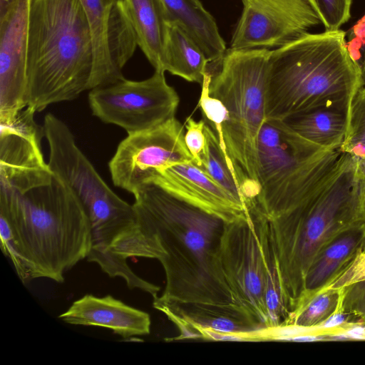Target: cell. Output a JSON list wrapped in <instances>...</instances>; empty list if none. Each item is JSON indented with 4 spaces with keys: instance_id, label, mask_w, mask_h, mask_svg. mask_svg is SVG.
Here are the masks:
<instances>
[{
    "instance_id": "28",
    "label": "cell",
    "mask_w": 365,
    "mask_h": 365,
    "mask_svg": "<svg viewBox=\"0 0 365 365\" xmlns=\"http://www.w3.org/2000/svg\"><path fill=\"white\" fill-rule=\"evenodd\" d=\"M346 47L365 86V15L349 31Z\"/></svg>"
},
{
    "instance_id": "7",
    "label": "cell",
    "mask_w": 365,
    "mask_h": 365,
    "mask_svg": "<svg viewBox=\"0 0 365 365\" xmlns=\"http://www.w3.org/2000/svg\"><path fill=\"white\" fill-rule=\"evenodd\" d=\"M220 258L235 302L265 328L267 319L277 323L287 314L285 294L269 219L257 201L247 215L225 222Z\"/></svg>"
},
{
    "instance_id": "4",
    "label": "cell",
    "mask_w": 365,
    "mask_h": 365,
    "mask_svg": "<svg viewBox=\"0 0 365 365\" xmlns=\"http://www.w3.org/2000/svg\"><path fill=\"white\" fill-rule=\"evenodd\" d=\"M364 187L356 159L341 152L332 170L299 204L269 220L290 307L304 292L307 271L335 231L364 219Z\"/></svg>"
},
{
    "instance_id": "15",
    "label": "cell",
    "mask_w": 365,
    "mask_h": 365,
    "mask_svg": "<svg viewBox=\"0 0 365 365\" xmlns=\"http://www.w3.org/2000/svg\"><path fill=\"white\" fill-rule=\"evenodd\" d=\"M31 0H10L0 15V123L25 107Z\"/></svg>"
},
{
    "instance_id": "16",
    "label": "cell",
    "mask_w": 365,
    "mask_h": 365,
    "mask_svg": "<svg viewBox=\"0 0 365 365\" xmlns=\"http://www.w3.org/2000/svg\"><path fill=\"white\" fill-rule=\"evenodd\" d=\"M156 309L178 329L180 334L169 340L195 339L199 329L230 334L231 341H249L250 336L265 328L237 304H170Z\"/></svg>"
},
{
    "instance_id": "30",
    "label": "cell",
    "mask_w": 365,
    "mask_h": 365,
    "mask_svg": "<svg viewBox=\"0 0 365 365\" xmlns=\"http://www.w3.org/2000/svg\"><path fill=\"white\" fill-rule=\"evenodd\" d=\"M341 280H342L343 284L365 280V255L354 267L345 272L340 278L339 281Z\"/></svg>"
},
{
    "instance_id": "13",
    "label": "cell",
    "mask_w": 365,
    "mask_h": 365,
    "mask_svg": "<svg viewBox=\"0 0 365 365\" xmlns=\"http://www.w3.org/2000/svg\"><path fill=\"white\" fill-rule=\"evenodd\" d=\"M26 106L9 123H0V190L24 194L48 183L53 173L41 148L43 126Z\"/></svg>"
},
{
    "instance_id": "23",
    "label": "cell",
    "mask_w": 365,
    "mask_h": 365,
    "mask_svg": "<svg viewBox=\"0 0 365 365\" xmlns=\"http://www.w3.org/2000/svg\"><path fill=\"white\" fill-rule=\"evenodd\" d=\"M361 220L347 227L346 232L324 247L307 272L303 292L309 293L322 287L348 259L362 238Z\"/></svg>"
},
{
    "instance_id": "31",
    "label": "cell",
    "mask_w": 365,
    "mask_h": 365,
    "mask_svg": "<svg viewBox=\"0 0 365 365\" xmlns=\"http://www.w3.org/2000/svg\"><path fill=\"white\" fill-rule=\"evenodd\" d=\"M346 318L341 312L333 313L319 324L318 329H331L344 324Z\"/></svg>"
},
{
    "instance_id": "9",
    "label": "cell",
    "mask_w": 365,
    "mask_h": 365,
    "mask_svg": "<svg viewBox=\"0 0 365 365\" xmlns=\"http://www.w3.org/2000/svg\"><path fill=\"white\" fill-rule=\"evenodd\" d=\"M43 126L51 171L74 192L89 217L92 250L99 255L108 254L118 237L135 222L133 205L121 199L106 183L63 120L47 113Z\"/></svg>"
},
{
    "instance_id": "20",
    "label": "cell",
    "mask_w": 365,
    "mask_h": 365,
    "mask_svg": "<svg viewBox=\"0 0 365 365\" xmlns=\"http://www.w3.org/2000/svg\"><path fill=\"white\" fill-rule=\"evenodd\" d=\"M167 18L176 21L195 39L209 61L218 63L225 55L226 43L214 17L199 0H161Z\"/></svg>"
},
{
    "instance_id": "26",
    "label": "cell",
    "mask_w": 365,
    "mask_h": 365,
    "mask_svg": "<svg viewBox=\"0 0 365 365\" xmlns=\"http://www.w3.org/2000/svg\"><path fill=\"white\" fill-rule=\"evenodd\" d=\"M339 150L365 159V86H360L352 98L346 132Z\"/></svg>"
},
{
    "instance_id": "32",
    "label": "cell",
    "mask_w": 365,
    "mask_h": 365,
    "mask_svg": "<svg viewBox=\"0 0 365 365\" xmlns=\"http://www.w3.org/2000/svg\"><path fill=\"white\" fill-rule=\"evenodd\" d=\"M345 334L348 340L349 339H365V326H353L346 330Z\"/></svg>"
},
{
    "instance_id": "27",
    "label": "cell",
    "mask_w": 365,
    "mask_h": 365,
    "mask_svg": "<svg viewBox=\"0 0 365 365\" xmlns=\"http://www.w3.org/2000/svg\"><path fill=\"white\" fill-rule=\"evenodd\" d=\"M326 31H336L350 18L352 0H309Z\"/></svg>"
},
{
    "instance_id": "33",
    "label": "cell",
    "mask_w": 365,
    "mask_h": 365,
    "mask_svg": "<svg viewBox=\"0 0 365 365\" xmlns=\"http://www.w3.org/2000/svg\"><path fill=\"white\" fill-rule=\"evenodd\" d=\"M355 159L356 162V170L358 176L365 187V159Z\"/></svg>"
},
{
    "instance_id": "19",
    "label": "cell",
    "mask_w": 365,
    "mask_h": 365,
    "mask_svg": "<svg viewBox=\"0 0 365 365\" xmlns=\"http://www.w3.org/2000/svg\"><path fill=\"white\" fill-rule=\"evenodd\" d=\"M351 102L315 107L279 120L307 141L327 150H339L346 132Z\"/></svg>"
},
{
    "instance_id": "24",
    "label": "cell",
    "mask_w": 365,
    "mask_h": 365,
    "mask_svg": "<svg viewBox=\"0 0 365 365\" xmlns=\"http://www.w3.org/2000/svg\"><path fill=\"white\" fill-rule=\"evenodd\" d=\"M204 131L205 147L200 156V163L197 166L247 210L246 201L216 132L206 121Z\"/></svg>"
},
{
    "instance_id": "10",
    "label": "cell",
    "mask_w": 365,
    "mask_h": 365,
    "mask_svg": "<svg viewBox=\"0 0 365 365\" xmlns=\"http://www.w3.org/2000/svg\"><path fill=\"white\" fill-rule=\"evenodd\" d=\"M93 115L131 134L157 126L175 117L180 98L166 81L165 72L155 71L149 78H125L93 88L88 94Z\"/></svg>"
},
{
    "instance_id": "8",
    "label": "cell",
    "mask_w": 365,
    "mask_h": 365,
    "mask_svg": "<svg viewBox=\"0 0 365 365\" xmlns=\"http://www.w3.org/2000/svg\"><path fill=\"white\" fill-rule=\"evenodd\" d=\"M341 152L302 138L282 120L266 119L258 138L259 192L257 202L269 220L299 204L331 170Z\"/></svg>"
},
{
    "instance_id": "1",
    "label": "cell",
    "mask_w": 365,
    "mask_h": 365,
    "mask_svg": "<svg viewBox=\"0 0 365 365\" xmlns=\"http://www.w3.org/2000/svg\"><path fill=\"white\" fill-rule=\"evenodd\" d=\"M135 223L114 242L124 259H158L165 274L155 309L170 304H236L221 264L225 222L154 181L134 194Z\"/></svg>"
},
{
    "instance_id": "25",
    "label": "cell",
    "mask_w": 365,
    "mask_h": 365,
    "mask_svg": "<svg viewBox=\"0 0 365 365\" xmlns=\"http://www.w3.org/2000/svg\"><path fill=\"white\" fill-rule=\"evenodd\" d=\"M338 299L337 293L330 290L318 294L308 301L298 299L287 318L280 325L317 327L334 313Z\"/></svg>"
},
{
    "instance_id": "2",
    "label": "cell",
    "mask_w": 365,
    "mask_h": 365,
    "mask_svg": "<svg viewBox=\"0 0 365 365\" xmlns=\"http://www.w3.org/2000/svg\"><path fill=\"white\" fill-rule=\"evenodd\" d=\"M4 255L23 282L64 274L87 258L92 247L88 214L74 192L53 174L51 181L24 194L0 190Z\"/></svg>"
},
{
    "instance_id": "34",
    "label": "cell",
    "mask_w": 365,
    "mask_h": 365,
    "mask_svg": "<svg viewBox=\"0 0 365 365\" xmlns=\"http://www.w3.org/2000/svg\"><path fill=\"white\" fill-rule=\"evenodd\" d=\"M361 211L362 217L365 220V187H364L361 197Z\"/></svg>"
},
{
    "instance_id": "5",
    "label": "cell",
    "mask_w": 365,
    "mask_h": 365,
    "mask_svg": "<svg viewBox=\"0 0 365 365\" xmlns=\"http://www.w3.org/2000/svg\"><path fill=\"white\" fill-rule=\"evenodd\" d=\"M361 86L342 30L307 33L271 50L266 119L283 120L315 107L351 102Z\"/></svg>"
},
{
    "instance_id": "6",
    "label": "cell",
    "mask_w": 365,
    "mask_h": 365,
    "mask_svg": "<svg viewBox=\"0 0 365 365\" xmlns=\"http://www.w3.org/2000/svg\"><path fill=\"white\" fill-rule=\"evenodd\" d=\"M267 48L227 49L222 59L209 64L208 92L225 110V118L212 128L218 137L246 203L257 200V148L266 120Z\"/></svg>"
},
{
    "instance_id": "21",
    "label": "cell",
    "mask_w": 365,
    "mask_h": 365,
    "mask_svg": "<svg viewBox=\"0 0 365 365\" xmlns=\"http://www.w3.org/2000/svg\"><path fill=\"white\" fill-rule=\"evenodd\" d=\"M209 61L202 48L178 21L167 18L162 70L202 84Z\"/></svg>"
},
{
    "instance_id": "18",
    "label": "cell",
    "mask_w": 365,
    "mask_h": 365,
    "mask_svg": "<svg viewBox=\"0 0 365 365\" xmlns=\"http://www.w3.org/2000/svg\"><path fill=\"white\" fill-rule=\"evenodd\" d=\"M58 317L73 325L100 327L111 329L124 339L150 334V315L111 295L86 294L75 301Z\"/></svg>"
},
{
    "instance_id": "3",
    "label": "cell",
    "mask_w": 365,
    "mask_h": 365,
    "mask_svg": "<svg viewBox=\"0 0 365 365\" xmlns=\"http://www.w3.org/2000/svg\"><path fill=\"white\" fill-rule=\"evenodd\" d=\"M91 29L79 0H31L26 104L36 112L89 90Z\"/></svg>"
},
{
    "instance_id": "14",
    "label": "cell",
    "mask_w": 365,
    "mask_h": 365,
    "mask_svg": "<svg viewBox=\"0 0 365 365\" xmlns=\"http://www.w3.org/2000/svg\"><path fill=\"white\" fill-rule=\"evenodd\" d=\"M79 1L93 38L91 90L124 78L122 70L138 43L124 0Z\"/></svg>"
},
{
    "instance_id": "22",
    "label": "cell",
    "mask_w": 365,
    "mask_h": 365,
    "mask_svg": "<svg viewBox=\"0 0 365 365\" xmlns=\"http://www.w3.org/2000/svg\"><path fill=\"white\" fill-rule=\"evenodd\" d=\"M124 3L138 46L155 71H163L167 14L161 0H124Z\"/></svg>"
},
{
    "instance_id": "12",
    "label": "cell",
    "mask_w": 365,
    "mask_h": 365,
    "mask_svg": "<svg viewBox=\"0 0 365 365\" xmlns=\"http://www.w3.org/2000/svg\"><path fill=\"white\" fill-rule=\"evenodd\" d=\"M232 49L279 48L322 24L309 0H242Z\"/></svg>"
},
{
    "instance_id": "29",
    "label": "cell",
    "mask_w": 365,
    "mask_h": 365,
    "mask_svg": "<svg viewBox=\"0 0 365 365\" xmlns=\"http://www.w3.org/2000/svg\"><path fill=\"white\" fill-rule=\"evenodd\" d=\"M205 120L204 118L196 121L191 117H188L185 123V141L186 146L192 156V163L196 165L200 163V156L203 152L205 135Z\"/></svg>"
},
{
    "instance_id": "11",
    "label": "cell",
    "mask_w": 365,
    "mask_h": 365,
    "mask_svg": "<svg viewBox=\"0 0 365 365\" xmlns=\"http://www.w3.org/2000/svg\"><path fill=\"white\" fill-rule=\"evenodd\" d=\"M182 124L173 117L152 128L128 134L108 163L115 186L133 195L156 171L190 163Z\"/></svg>"
},
{
    "instance_id": "17",
    "label": "cell",
    "mask_w": 365,
    "mask_h": 365,
    "mask_svg": "<svg viewBox=\"0 0 365 365\" xmlns=\"http://www.w3.org/2000/svg\"><path fill=\"white\" fill-rule=\"evenodd\" d=\"M150 180L172 190L225 222L247 215L245 208L192 161L154 172L146 182Z\"/></svg>"
}]
</instances>
